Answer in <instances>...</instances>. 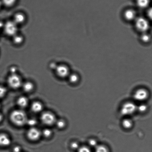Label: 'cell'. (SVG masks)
Returning <instances> with one entry per match:
<instances>
[{"label": "cell", "instance_id": "19", "mask_svg": "<svg viewBox=\"0 0 152 152\" xmlns=\"http://www.w3.org/2000/svg\"><path fill=\"white\" fill-rule=\"evenodd\" d=\"M95 152H109V151L106 146L99 145L95 147Z\"/></svg>", "mask_w": 152, "mask_h": 152}, {"label": "cell", "instance_id": "3", "mask_svg": "<svg viewBox=\"0 0 152 152\" xmlns=\"http://www.w3.org/2000/svg\"><path fill=\"white\" fill-rule=\"evenodd\" d=\"M4 32L9 36H14L17 34L18 25L13 21H9L4 24Z\"/></svg>", "mask_w": 152, "mask_h": 152}, {"label": "cell", "instance_id": "16", "mask_svg": "<svg viewBox=\"0 0 152 152\" xmlns=\"http://www.w3.org/2000/svg\"><path fill=\"white\" fill-rule=\"evenodd\" d=\"M122 126L124 129H129L133 126V122L129 119H125L122 121Z\"/></svg>", "mask_w": 152, "mask_h": 152}, {"label": "cell", "instance_id": "10", "mask_svg": "<svg viewBox=\"0 0 152 152\" xmlns=\"http://www.w3.org/2000/svg\"><path fill=\"white\" fill-rule=\"evenodd\" d=\"M11 143V140L8 135L5 134H0V146L7 147Z\"/></svg>", "mask_w": 152, "mask_h": 152}, {"label": "cell", "instance_id": "28", "mask_svg": "<svg viewBox=\"0 0 152 152\" xmlns=\"http://www.w3.org/2000/svg\"><path fill=\"white\" fill-rule=\"evenodd\" d=\"M77 150L78 152H91L90 148L86 146L80 147Z\"/></svg>", "mask_w": 152, "mask_h": 152}, {"label": "cell", "instance_id": "18", "mask_svg": "<svg viewBox=\"0 0 152 152\" xmlns=\"http://www.w3.org/2000/svg\"><path fill=\"white\" fill-rule=\"evenodd\" d=\"M13 42L16 44H20L23 42V37L20 35H16L13 36Z\"/></svg>", "mask_w": 152, "mask_h": 152}, {"label": "cell", "instance_id": "15", "mask_svg": "<svg viewBox=\"0 0 152 152\" xmlns=\"http://www.w3.org/2000/svg\"><path fill=\"white\" fill-rule=\"evenodd\" d=\"M22 87L25 92H29L34 89V84L30 82H27L22 85Z\"/></svg>", "mask_w": 152, "mask_h": 152}, {"label": "cell", "instance_id": "23", "mask_svg": "<svg viewBox=\"0 0 152 152\" xmlns=\"http://www.w3.org/2000/svg\"><path fill=\"white\" fill-rule=\"evenodd\" d=\"M56 126L59 129H62L64 128L66 126V123L64 120H59L56 122Z\"/></svg>", "mask_w": 152, "mask_h": 152}, {"label": "cell", "instance_id": "26", "mask_svg": "<svg viewBox=\"0 0 152 152\" xmlns=\"http://www.w3.org/2000/svg\"><path fill=\"white\" fill-rule=\"evenodd\" d=\"M42 134L46 138L50 137L52 134V131L50 129H45L43 130Z\"/></svg>", "mask_w": 152, "mask_h": 152}, {"label": "cell", "instance_id": "29", "mask_svg": "<svg viewBox=\"0 0 152 152\" xmlns=\"http://www.w3.org/2000/svg\"><path fill=\"white\" fill-rule=\"evenodd\" d=\"M89 145L91 147H96L97 146V142L96 140L94 139H90L89 141Z\"/></svg>", "mask_w": 152, "mask_h": 152}, {"label": "cell", "instance_id": "9", "mask_svg": "<svg viewBox=\"0 0 152 152\" xmlns=\"http://www.w3.org/2000/svg\"><path fill=\"white\" fill-rule=\"evenodd\" d=\"M56 70V74L61 78H65L69 74V68L65 65H58Z\"/></svg>", "mask_w": 152, "mask_h": 152}, {"label": "cell", "instance_id": "31", "mask_svg": "<svg viewBox=\"0 0 152 152\" xmlns=\"http://www.w3.org/2000/svg\"><path fill=\"white\" fill-rule=\"evenodd\" d=\"M21 148L19 146H16L13 148V152H21Z\"/></svg>", "mask_w": 152, "mask_h": 152}, {"label": "cell", "instance_id": "4", "mask_svg": "<svg viewBox=\"0 0 152 152\" xmlns=\"http://www.w3.org/2000/svg\"><path fill=\"white\" fill-rule=\"evenodd\" d=\"M7 83L12 88H19L22 85L21 79L18 74H12L7 79Z\"/></svg>", "mask_w": 152, "mask_h": 152}, {"label": "cell", "instance_id": "17", "mask_svg": "<svg viewBox=\"0 0 152 152\" xmlns=\"http://www.w3.org/2000/svg\"><path fill=\"white\" fill-rule=\"evenodd\" d=\"M138 7L141 8H144L148 7L149 4V0H137Z\"/></svg>", "mask_w": 152, "mask_h": 152}, {"label": "cell", "instance_id": "2", "mask_svg": "<svg viewBox=\"0 0 152 152\" xmlns=\"http://www.w3.org/2000/svg\"><path fill=\"white\" fill-rule=\"evenodd\" d=\"M137 110L136 105L133 103L127 102L123 104L121 108L120 112L124 116L132 115Z\"/></svg>", "mask_w": 152, "mask_h": 152}, {"label": "cell", "instance_id": "13", "mask_svg": "<svg viewBox=\"0 0 152 152\" xmlns=\"http://www.w3.org/2000/svg\"><path fill=\"white\" fill-rule=\"evenodd\" d=\"M43 108L42 104L39 102L33 103L31 105V109L34 112L38 113L42 111Z\"/></svg>", "mask_w": 152, "mask_h": 152}, {"label": "cell", "instance_id": "20", "mask_svg": "<svg viewBox=\"0 0 152 152\" xmlns=\"http://www.w3.org/2000/svg\"><path fill=\"white\" fill-rule=\"evenodd\" d=\"M17 0H1V3L6 7H10L14 5Z\"/></svg>", "mask_w": 152, "mask_h": 152}, {"label": "cell", "instance_id": "7", "mask_svg": "<svg viewBox=\"0 0 152 152\" xmlns=\"http://www.w3.org/2000/svg\"><path fill=\"white\" fill-rule=\"evenodd\" d=\"M148 93L146 89L143 88L138 89L134 94V98L138 101H143L148 98Z\"/></svg>", "mask_w": 152, "mask_h": 152}, {"label": "cell", "instance_id": "32", "mask_svg": "<svg viewBox=\"0 0 152 152\" xmlns=\"http://www.w3.org/2000/svg\"><path fill=\"white\" fill-rule=\"evenodd\" d=\"M3 115L1 114H0V122H1V121H2V120H3Z\"/></svg>", "mask_w": 152, "mask_h": 152}, {"label": "cell", "instance_id": "12", "mask_svg": "<svg viewBox=\"0 0 152 152\" xmlns=\"http://www.w3.org/2000/svg\"><path fill=\"white\" fill-rule=\"evenodd\" d=\"M25 18H26L24 15L22 13H19L15 15L13 21L18 25L23 23Z\"/></svg>", "mask_w": 152, "mask_h": 152}, {"label": "cell", "instance_id": "6", "mask_svg": "<svg viewBox=\"0 0 152 152\" xmlns=\"http://www.w3.org/2000/svg\"><path fill=\"white\" fill-rule=\"evenodd\" d=\"M41 120L44 124L47 126H51L54 124L56 121L54 115L49 112H46L42 114Z\"/></svg>", "mask_w": 152, "mask_h": 152}, {"label": "cell", "instance_id": "21", "mask_svg": "<svg viewBox=\"0 0 152 152\" xmlns=\"http://www.w3.org/2000/svg\"><path fill=\"white\" fill-rule=\"evenodd\" d=\"M69 81L72 83H76L78 81L79 77L78 75L75 74H72L69 77Z\"/></svg>", "mask_w": 152, "mask_h": 152}, {"label": "cell", "instance_id": "30", "mask_svg": "<svg viewBox=\"0 0 152 152\" xmlns=\"http://www.w3.org/2000/svg\"><path fill=\"white\" fill-rule=\"evenodd\" d=\"M71 147L73 150H78L80 148L78 143L76 142H74L71 143Z\"/></svg>", "mask_w": 152, "mask_h": 152}, {"label": "cell", "instance_id": "5", "mask_svg": "<svg viewBox=\"0 0 152 152\" xmlns=\"http://www.w3.org/2000/svg\"><path fill=\"white\" fill-rule=\"evenodd\" d=\"M135 26L138 31L143 33L148 30L150 26L148 21L143 17H139L136 19Z\"/></svg>", "mask_w": 152, "mask_h": 152}, {"label": "cell", "instance_id": "25", "mask_svg": "<svg viewBox=\"0 0 152 152\" xmlns=\"http://www.w3.org/2000/svg\"><path fill=\"white\" fill-rule=\"evenodd\" d=\"M37 121L35 119L31 118L28 119L27 120L26 123L28 124V126L33 127V126H35L37 124Z\"/></svg>", "mask_w": 152, "mask_h": 152}, {"label": "cell", "instance_id": "24", "mask_svg": "<svg viewBox=\"0 0 152 152\" xmlns=\"http://www.w3.org/2000/svg\"><path fill=\"white\" fill-rule=\"evenodd\" d=\"M141 39L142 42H143L144 43H147L150 41V40L151 39V37H150V36L148 34L144 33L141 35Z\"/></svg>", "mask_w": 152, "mask_h": 152}, {"label": "cell", "instance_id": "11", "mask_svg": "<svg viewBox=\"0 0 152 152\" xmlns=\"http://www.w3.org/2000/svg\"><path fill=\"white\" fill-rule=\"evenodd\" d=\"M124 16L126 20L131 21L134 19L136 16V13L133 10L129 9L125 12Z\"/></svg>", "mask_w": 152, "mask_h": 152}, {"label": "cell", "instance_id": "27", "mask_svg": "<svg viewBox=\"0 0 152 152\" xmlns=\"http://www.w3.org/2000/svg\"><path fill=\"white\" fill-rule=\"evenodd\" d=\"M7 93V89L4 86L0 85V98L5 96Z\"/></svg>", "mask_w": 152, "mask_h": 152}, {"label": "cell", "instance_id": "33", "mask_svg": "<svg viewBox=\"0 0 152 152\" xmlns=\"http://www.w3.org/2000/svg\"><path fill=\"white\" fill-rule=\"evenodd\" d=\"M2 4L1 3V1H0V9L1 8V6H2Z\"/></svg>", "mask_w": 152, "mask_h": 152}, {"label": "cell", "instance_id": "1", "mask_svg": "<svg viewBox=\"0 0 152 152\" xmlns=\"http://www.w3.org/2000/svg\"><path fill=\"white\" fill-rule=\"evenodd\" d=\"M10 118L13 123L19 126L26 124L28 120L26 113L21 110L13 111L10 114Z\"/></svg>", "mask_w": 152, "mask_h": 152}, {"label": "cell", "instance_id": "14", "mask_svg": "<svg viewBox=\"0 0 152 152\" xmlns=\"http://www.w3.org/2000/svg\"><path fill=\"white\" fill-rule=\"evenodd\" d=\"M17 104L21 108H25L27 106L28 104V98L24 96H22L18 99Z\"/></svg>", "mask_w": 152, "mask_h": 152}, {"label": "cell", "instance_id": "22", "mask_svg": "<svg viewBox=\"0 0 152 152\" xmlns=\"http://www.w3.org/2000/svg\"><path fill=\"white\" fill-rule=\"evenodd\" d=\"M147 106L145 104H141L138 107H137V110L140 112L144 113L147 109Z\"/></svg>", "mask_w": 152, "mask_h": 152}, {"label": "cell", "instance_id": "8", "mask_svg": "<svg viewBox=\"0 0 152 152\" xmlns=\"http://www.w3.org/2000/svg\"><path fill=\"white\" fill-rule=\"evenodd\" d=\"M41 132L38 129L32 127L28 131L27 135L30 140L32 141L38 140L41 136Z\"/></svg>", "mask_w": 152, "mask_h": 152}]
</instances>
